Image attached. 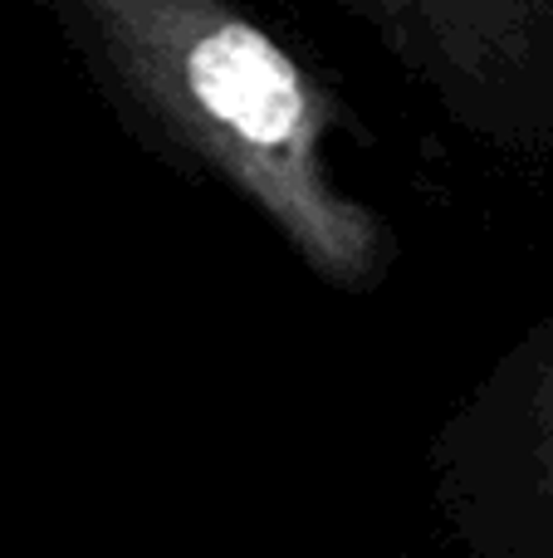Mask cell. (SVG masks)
<instances>
[{
  "label": "cell",
  "mask_w": 553,
  "mask_h": 558,
  "mask_svg": "<svg viewBox=\"0 0 553 558\" xmlns=\"http://www.w3.org/2000/svg\"><path fill=\"white\" fill-rule=\"evenodd\" d=\"M460 432L470 436V446H456L460 490L476 485L480 495L470 514L505 505L509 524H519L509 554L553 558V318L515 363H505Z\"/></svg>",
  "instance_id": "3"
},
{
  "label": "cell",
  "mask_w": 553,
  "mask_h": 558,
  "mask_svg": "<svg viewBox=\"0 0 553 558\" xmlns=\"http://www.w3.org/2000/svg\"><path fill=\"white\" fill-rule=\"evenodd\" d=\"M113 118L241 196L323 284L368 294L397 241L329 162L339 104L245 0H49Z\"/></svg>",
  "instance_id": "1"
},
{
  "label": "cell",
  "mask_w": 553,
  "mask_h": 558,
  "mask_svg": "<svg viewBox=\"0 0 553 558\" xmlns=\"http://www.w3.org/2000/svg\"><path fill=\"white\" fill-rule=\"evenodd\" d=\"M460 133L500 153L553 147V0H323Z\"/></svg>",
  "instance_id": "2"
}]
</instances>
